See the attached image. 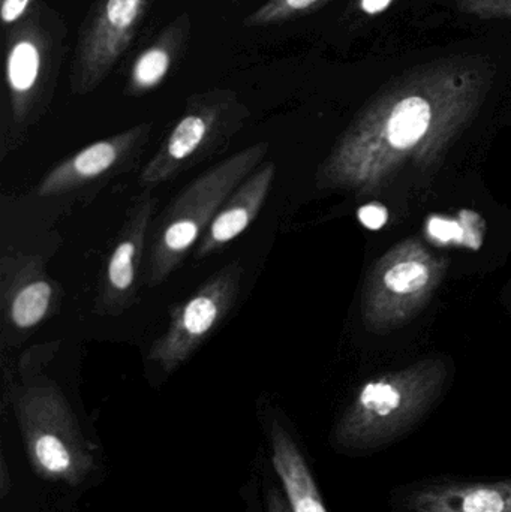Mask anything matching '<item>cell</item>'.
<instances>
[{"label": "cell", "instance_id": "cell-21", "mask_svg": "<svg viewBox=\"0 0 511 512\" xmlns=\"http://www.w3.org/2000/svg\"><path fill=\"white\" fill-rule=\"evenodd\" d=\"M33 0H2L0 14L5 26H15L32 12Z\"/></svg>", "mask_w": 511, "mask_h": 512}, {"label": "cell", "instance_id": "cell-23", "mask_svg": "<svg viewBox=\"0 0 511 512\" xmlns=\"http://www.w3.org/2000/svg\"><path fill=\"white\" fill-rule=\"evenodd\" d=\"M267 512H291L287 498L278 489H269L266 496Z\"/></svg>", "mask_w": 511, "mask_h": 512}, {"label": "cell", "instance_id": "cell-14", "mask_svg": "<svg viewBox=\"0 0 511 512\" xmlns=\"http://www.w3.org/2000/svg\"><path fill=\"white\" fill-rule=\"evenodd\" d=\"M275 177L276 165L270 161L263 162L234 189L198 242L195 258H209L224 251L248 231L263 210Z\"/></svg>", "mask_w": 511, "mask_h": 512}, {"label": "cell", "instance_id": "cell-11", "mask_svg": "<svg viewBox=\"0 0 511 512\" xmlns=\"http://www.w3.org/2000/svg\"><path fill=\"white\" fill-rule=\"evenodd\" d=\"M62 295L38 256L12 251L0 258V309L3 325L14 333H32L53 318Z\"/></svg>", "mask_w": 511, "mask_h": 512}, {"label": "cell", "instance_id": "cell-12", "mask_svg": "<svg viewBox=\"0 0 511 512\" xmlns=\"http://www.w3.org/2000/svg\"><path fill=\"white\" fill-rule=\"evenodd\" d=\"M152 134V123H140L102 138L51 168L38 186L39 197H59L119 173L138 158Z\"/></svg>", "mask_w": 511, "mask_h": 512}, {"label": "cell", "instance_id": "cell-1", "mask_svg": "<svg viewBox=\"0 0 511 512\" xmlns=\"http://www.w3.org/2000/svg\"><path fill=\"white\" fill-rule=\"evenodd\" d=\"M497 63L452 54L420 63L371 99L317 173L321 189L377 191L408 164L434 161L477 116Z\"/></svg>", "mask_w": 511, "mask_h": 512}, {"label": "cell", "instance_id": "cell-13", "mask_svg": "<svg viewBox=\"0 0 511 512\" xmlns=\"http://www.w3.org/2000/svg\"><path fill=\"white\" fill-rule=\"evenodd\" d=\"M407 512H511V478L495 481H429L402 490Z\"/></svg>", "mask_w": 511, "mask_h": 512}, {"label": "cell", "instance_id": "cell-6", "mask_svg": "<svg viewBox=\"0 0 511 512\" xmlns=\"http://www.w3.org/2000/svg\"><path fill=\"white\" fill-rule=\"evenodd\" d=\"M63 38V24L36 6L6 35V89L12 128L18 134L35 125L50 105Z\"/></svg>", "mask_w": 511, "mask_h": 512}, {"label": "cell", "instance_id": "cell-17", "mask_svg": "<svg viewBox=\"0 0 511 512\" xmlns=\"http://www.w3.org/2000/svg\"><path fill=\"white\" fill-rule=\"evenodd\" d=\"M426 234L440 246L480 251L485 242L486 221L470 209H462L456 216L431 215L426 221Z\"/></svg>", "mask_w": 511, "mask_h": 512}, {"label": "cell", "instance_id": "cell-20", "mask_svg": "<svg viewBox=\"0 0 511 512\" xmlns=\"http://www.w3.org/2000/svg\"><path fill=\"white\" fill-rule=\"evenodd\" d=\"M360 224L371 231H380L389 222V209L378 201L365 204L357 212Z\"/></svg>", "mask_w": 511, "mask_h": 512}, {"label": "cell", "instance_id": "cell-16", "mask_svg": "<svg viewBox=\"0 0 511 512\" xmlns=\"http://www.w3.org/2000/svg\"><path fill=\"white\" fill-rule=\"evenodd\" d=\"M191 27L189 15L182 14L159 32L158 38L135 59L126 83V95H146L167 78L188 44Z\"/></svg>", "mask_w": 511, "mask_h": 512}, {"label": "cell", "instance_id": "cell-3", "mask_svg": "<svg viewBox=\"0 0 511 512\" xmlns=\"http://www.w3.org/2000/svg\"><path fill=\"white\" fill-rule=\"evenodd\" d=\"M267 152L266 141L246 147L195 177L171 200L150 231L147 285H161L183 264L222 204L263 164Z\"/></svg>", "mask_w": 511, "mask_h": 512}, {"label": "cell", "instance_id": "cell-22", "mask_svg": "<svg viewBox=\"0 0 511 512\" xmlns=\"http://www.w3.org/2000/svg\"><path fill=\"white\" fill-rule=\"evenodd\" d=\"M396 0H357L356 9L363 17L375 18L392 8Z\"/></svg>", "mask_w": 511, "mask_h": 512}, {"label": "cell", "instance_id": "cell-8", "mask_svg": "<svg viewBox=\"0 0 511 512\" xmlns=\"http://www.w3.org/2000/svg\"><path fill=\"white\" fill-rule=\"evenodd\" d=\"M245 268L240 261H231L207 277L192 295L171 310L167 330L150 346L147 360L173 373L182 367L236 306L242 289Z\"/></svg>", "mask_w": 511, "mask_h": 512}, {"label": "cell", "instance_id": "cell-18", "mask_svg": "<svg viewBox=\"0 0 511 512\" xmlns=\"http://www.w3.org/2000/svg\"><path fill=\"white\" fill-rule=\"evenodd\" d=\"M330 0H264L243 21L245 27H267L288 23L303 15L318 11Z\"/></svg>", "mask_w": 511, "mask_h": 512}, {"label": "cell", "instance_id": "cell-15", "mask_svg": "<svg viewBox=\"0 0 511 512\" xmlns=\"http://www.w3.org/2000/svg\"><path fill=\"white\" fill-rule=\"evenodd\" d=\"M273 469L278 474L291 512H327L305 456L281 421H270Z\"/></svg>", "mask_w": 511, "mask_h": 512}, {"label": "cell", "instance_id": "cell-5", "mask_svg": "<svg viewBox=\"0 0 511 512\" xmlns=\"http://www.w3.org/2000/svg\"><path fill=\"white\" fill-rule=\"evenodd\" d=\"M251 111L236 92L212 89L186 101L167 137L141 171V188H158L204 161L221 155L245 128Z\"/></svg>", "mask_w": 511, "mask_h": 512}, {"label": "cell", "instance_id": "cell-9", "mask_svg": "<svg viewBox=\"0 0 511 512\" xmlns=\"http://www.w3.org/2000/svg\"><path fill=\"white\" fill-rule=\"evenodd\" d=\"M152 0H95L81 26L71 65V89L89 95L132 44Z\"/></svg>", "mask_w": 511, "mask_h": 512}, {"label": "cell", "instance_id": "cell-19", "mask_svg": "<svg viewBox=\"0 0 511 512\" xmlns=\"http://www.w3.org/2000/svg\"><path fill=\"white\" fill-rule=\"evenodd\" d=\"M456 6L480 20H511V0H456Z\"/></svg>", "mask_w": 511, "mask_h": 512}, {"label": "cell", "instance_id": "cell-10", "mask_svg": "<svg viewBox=\"0 0 511 512\" xmlns=\"http://www.w3.org/2000/svg\"><path fill=\"white\" fill-rule=\"evenodd\" d=\"M156 209L158 198L152 191L144 192L129 207L102 268L95 300L98 315L119 316L134 304L147 234L152 231Z\"/></svg>", "mask_w": 511, "mask_h": 512}, {"label": "cell", "instance_id": "cell-2", "mask_svg": "<svg viewBox=\"0 0 511 512\" xmlns=\"http://www.w3.org/2000/svg\"><path fill=\"white\" fill-rule=\"evenodd\" d=\"M446 379L443 361L423 360L366 382L336 423L333 444L351 454L395 444L428 414Z\"/></svg>", "mask_w": 511, "mask_h": 512}, {"label": "cell", "instance_id": "cell-7", "mask_svg": "<svg viewBox=\"0 0 511 512\" xmlns=\"http://www.w3.org/2000/svg\"><path fill=\"white\" fill-rule=\"evenodd\" d=\"M447 261L417 239L387 252L366 277L362 316L366 328L387 333L410 322L431 300L446 273Z\"/></svg>", "mask_w": 511, "mask_h": 512}, {"label": "cell", "instance_id": "cell-4", "mask_svg": "<svg viewBox=\"0 0 511 512\" xmlns=\"http://www.w3.org/2000/svg\"><path fill=\"white\" fill-rule=\"evenodd\" d=\"M14 411L33 471L42 480L80 486L95 469V450L84 438L65 394L50 379L18 388Z\"/></svg>", "mask_w": 511, "mask_h": 512}]
</instances>
